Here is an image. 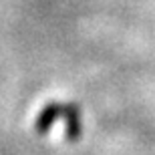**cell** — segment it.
Wrapping results in <instances>:
<instances>
[{"instance_id":"cell-1","label":"cell","mask_w":155,"mask_h":155,"mask_svg":"<svg viewBox=\"0 0 155 155\" xmlns=\"http://www.w3.org/2000/svg\"><path fill=\"white\" fill-rule=\"evenodd\" d=\"M67 113V103H48L42 107L35 121V131L38 135H46L52 129V125L57 123V119H64Z\"/></svg>"}]
</instances>
